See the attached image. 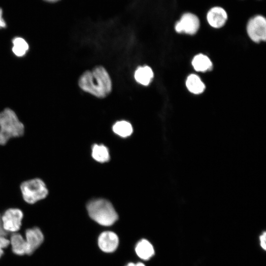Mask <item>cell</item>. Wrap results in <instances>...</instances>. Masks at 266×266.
I'll list each match as a JSON object with an SVG mask.
<instances>
[{
  "label": "cell",
  "instance_id": "6da1fadb",
  "mask_svg": "<svg viewBox=\"0 0 266 266\" xmlns=\"http://www.w3.org/2000/svg\"><path fill=\"white\" fill-rule=\"evenodd\" d=\"M78 84L84 91L102 98L107 96L112 89L110 77L106 69L101 66L92 71H85L80 77Z\"/></svg>",
  "mask_w": 266,
  "mask_h": 266
},
{
  "label": "cell",
  "instance_id": "7a4b0ae2",
  "mask_svg": "<svg viewBox=\"0 0 266 266\" xmlns=\"http://www.w3.org/2000/svg\"><path fill=\"white\" fill-rule=\"evenodd\" d=\"M25 127L15 112L6 108L0 112V145H5L12 137L23 135Z\"/></svg>",
  "mask_w": 266,
  "mask_h": 266
},
{
  "label": "cell",
  "instance_id": "3957f363",
  "mask_svg": "<svg viewBox=\"0 0 266 266\" xmlns=\"http://www.w3.org/2000/svg\"><path fill=\"white\" fill-rule=\"evenodd\" d=\"M87 209L90 217L102 226H111L118 219V214L115 209L107 200H92L88 203Z\"/></svg>",
  "mask_w": 266,
  "mask_h": 266
},
{
  "label": "cell",
  "instance_id": "277c9868",
  "mask_svg": "<svg viewBox=\"0 0 266 266\" xmlns=\"http://www.w3.org/2000/svg\"><path fill=\"white\" fill-rule=\"evenodd\" d=\"M20 188L24 200L30 204L45 198L48 194L44 182L39 178L23 182Z\"/></svg>",
  "mask_w": 266,
  "mask_h": 266
},
{
  "label": "cell",
  "instance_id": "5b68a950",
  "mask_svg": "<svg viewBox=\"0 0 266 266\" xmlns=\"http://www.w3.org/2000/svg\"><path fill=\"white\" fill-rule=\"evenodd\" d=\"M247 32L249 37L255 42L265 41L266 39V20L262 15L251 18L247 24Z\"/></svg>",
  "mask_w": 266,
  "mask_h": 266
},
{
  "label": "cell",
  "instance_id": "8992f818",
  "mask_svg": "<svg viewBox=\"0 0 266 266\" xmlns=\"http://www.w3.org/2000/svg\"><path fill=\"white\" fill-rule=\"evenodd\" d=\"M200 20L195 14L186 12L184 13L175 25V30L178 33H185L189 34H195L199 29Z\"/></svg>",
  "mask_w": 266,
  "mask_h": 266
},
{
  "label": "cell",
  "instance_id": "52a82bcc",
  "mask_svg": "<svg viewBox=\"0 0 266 266\" xmlns=\"http://www.w3.org/2000/svg\"><path fill=\"white\" fill-rule=\"evenodd\" d=\"M23 214L18 208L6 210L1 217L3 229L6 232H16L20 228Z\"/></svg>",
  "mask_w": 266,
  "mask_h": 266
},
{
  "label": "cell",
  "instance_id": "ba28073f",
  "mask_svg": "<svg viewBox=\"0 0 266 266\" xmlns=\"http://www.w3.org/2000/svg\"><path fill=\"white\" fill-rule=\"evenodd\" d=\"M26 242L27 245V255H31L40 246L44 240L43 234L37 227L26 231Z\"/></svg>",
  "mask_w": 266,
  "mask_h": 266
},
{
  "label": "cell",
  "instance_id": "9c48e42d",
  "mask_svg": "<svg viewBox=\"0 0 266 266\" xmlns=\"http://www.w3.org/2000/svg\"><path fill=\"white\" fill-rule=\"evenodd\" d=\"M206 19L210 26L218 29L225 24L228 19V14L223 8L214 6L207 12Z\"/></svg>",
  "mask_w": 266,
  "mask_h": 266
},
{
  "label": "cell",
  "instance_id": "30bf717a",
  "mask_svg": "<svg viewBox=\"0 0 266 266\" xmlns=\"http://www.w3.org/2000/svg\"><path fill=\"white\" fill-rule=\"evenodd\" d=\"M119 239L117 234L111 231L102 233L98 238V245L103 252L110 253L114 251L118 247Z\"/></svg>",
  "mask_w": 266,
  "mask_h": 266
},
{
  "label": "cell",
  "instance_id": "8fae6325",
  "mask_svg": "<svg viewBox=\"0 0 266 266\" xmlns=\"http://www.w3.org/2000/svg\"><path fill=\"white\" fill-rule=\"evenodd\" d=\"M134 76L137 82L147 86L152 80L154 73L151 67L145 66L138 67L135 71Z\"/></svg>",
  "mask_w": 266,
  "mask_h": 266
},
{
  "label": "cell",
  "instance_id": "7c38bea8",
  "mask_svg": "<svg viewBox=\"0 0 266 266\" xmlns=\"http://www.w3.org/2000/svg\"><path fill=\"white\" fill-rule=\"evenodd\" d=\"M135 252L141 259L147 260L154 254V249L152 245L146 239L139 241L135 247Z\"/></svg>",
  "mask_w": 266,
  "mask_h": 266
},
{
  "label": "cell",
  "instance_id": "4fadbf2b",
  "mask_svg": "<svg viewBox=\"0 0 266 266\" xmlns=\"http://www.w3.org/2000/svg\"><path fill=\"white\" fill-rule=\"evenodd\" d=\"M10 243L13 252L18 255L27 254V245L22 236L17 233H13L10 238Z\"/></svg>",
  "mask_w": 266,
  "mask_h": 266
},
{
  "label": "cell",
  "instance_id": "5bb4252c",
  "mask_svg": "<svg viewBox=\"0 0 266 266\" xmlns=\"http://www.w3.org/2000/svg\"><path fill=\"white\" fill-rule=\"evenodd\" d=\"M186 85L188 90L195 94L202 93L205 89V85L200 78L194 74H190L187 77Z\"/></svg>",
  "mask_w": 266,
  "mask_h": 266
},
{
  "label": "cell",
  "instance_id": "9a60e30c",
  "mask_svg": "<svg viewBox=\"0 0 266 266\" xmlns=\"http://www.w3.org/2000/svg\"><path fill=\"white\" fill-rule=\"evenodd\" d=\"M192 64L197 71L205 72L210 70L212 67V62L209 58L201 54L194 57Z\"/></svg>",
  "mask_w": 266,
  "mask_h": 266
},
{
  "label": "cell",
  "instance_id": "2e32d148",
  "mask_svg": "<svg viewBox=\"0 0 266 266\" xmlns=\"http://www.w3.org/2000/svg\"><path fill=\"white\" fill-rule=\"evenodd\" d=\"M12 42L13 44L12 52L17 57H22L25 56L29 50V44L22 37H14Z\"/></svg>",
  "mask_w": 266,
  "mask_h": 266
},
{
  "label": "cell",
  "instance_id": "e0dca14e",
  "mask_svg": "<svg viewBox=\"0 0 266 266\" xmlns=\"http://www.w3.org/2000/svg\"><path fill=\"white\" fill-rule=\"evenodd\" d=\"M92 157L97 161L104 163L109 160V151L103 145L95 144L92 148Z\"/></svg>",
  "mask_w": 266,
  "mask_h": 266
},
{
  "label": "cell",
  "instance_id": "ac0fdd59",
  "mask_svg": "<svg viewBox=\"0 0 266 266\" xmlns=\"http://www.w3.org/2000/svg\"><path fill=\"white\" fill-rule=\"evenodd\" d=\"M112 129L115 133L123 137L130 136L133 131L132 125L126 121L117 122L113 125Z\"/></svg>",
  "mask_w": 266,
  "mask_h": 266
},
{
  "label": "cell",
  "instance_id": "d6986e66",
  "mask_svg": "<svg viewBox=\"0 0 266 266\" xmlns=\"http://www.w3.org/2000/svg\"><path fill=\"white\" fill-rule=\"evenodd\" d=\"M10 240L4 236H0V245L2 249L7 247L10 244Z\"/></svg>",
  "mask_w": 266,
  "mask_h": 266
},
{
  "label": "cell",
  "instance_id": "ffe728a7",
  "mask_svg": "<svg viewBox=\"0 0 266 266\" xmlns=\"http://www.w3.org/2000/svg\"><path fill=\"white\" fill-rule=\"evenodd\" d=\"M266 233L264 232L260 237L261 246L264 250H266Z\"/></svg>",
  "mask_w": 266,
  "mask_h": 266
},
{
  "label": "cell",
  "instance_id": "44dd1931",
  "mask_svg": "<svg viewBox=\"0 0 266 266\" xmlns=\"http://www.w3.org/2000/svg\"><path fill=\"white\" fill-rule=\"evenodd\" d=\"M6 27V24L2 18V10L0 8V29L5 28Z\"/></svg>",
  "mask_w": 266,
  "mask_h": 266
},
{
  "label": "cell",
  "instance_id": "7402d4cb",
  "mask_svg": "<svg viewBox=\"0 0 266 266\" xmlns=\"http://www.w3.org/2000/svg\"><path fill=\"white\" fill-rule=\"evenodd\" d=\"M7 235V232L3 228L1 218L0 215V236H6Z\"/></svg>",
  "mask_w": 266,
  "mask_h": 266
},
{
  "label": "cell",
  "instance_id": "603a6c76",
  "mask_svg": "<svg viewBox=\"0 0 266 266\" xmlns=\"http://www.w3.org/2000/svg\"><path fill=\"white\" fill-rule=\"evenodd\" d=\"M127 266H145V265L142 263H137V264H134L133 263H129Z\"/></svg>",
  "mask_w": 266,
  "mask_h": 266
},
{
  "label": "cell",
  "instance_id": "cb8c5ba5",
  "mask_svg": "<svg viewBox=\"0 0 266 266\" xmlns=\"http://www.w3.org/2000/svg\"><path fill=\"white\" fill-rule=\"evenodd\" d=\"M3 254V249L2 248V247H1L0 245V258L1 257Z\"/></svg>",
  "mask_w": 266,
  "mask_h": 266
},
{
  "label": "cell",
  "instance_id": "d4e9b609",
  "mask_svg": "<svg viewBox=\"0 0 266 266\" xmlns=\"http://www.w3.org/2000/svg\"><path fill=\"white\" fill-rule=\"evenodd\" d=\"M44 0L47 2H57L58 1L60 0Z\"/></svg>",
  "mask_w": 266,
  "mask_h": 266
}]
</instances>
